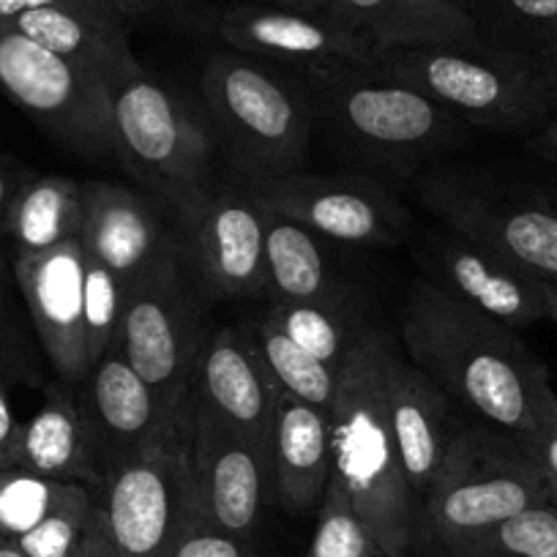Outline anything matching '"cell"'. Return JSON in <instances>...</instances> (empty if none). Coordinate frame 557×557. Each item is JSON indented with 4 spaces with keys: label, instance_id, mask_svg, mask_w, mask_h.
<instances>
[{
    "label": "cell",
    "instance_id": "6da1fadb",
    "mask_svg": "<svg viewBox=\"0 0 557 557\" xmlns=\"http://www.w3.org/2000/svg\"><path fill=\"white\" fill-rule=\"evenodd\" d=\"M399 325L407 358L481 424L524 443L557 421L549 372L519 331L475 312L430 278L410 285Z\"/></svg>",
    "mask_w": 557,
    "mask_h": 557
},
{
    "label": "cell",
    "instance_id": "7a4b0ae2",
    "mask_svg": "<svg viewBox=\"0 0 557 557\" xmlns=\"http://www.w3.org/2000/svg\"><path fill=\"white\" fill-rule=\"evenodd\" d=\"M383 331H372L339 372L331 407L334 479L388 557H407L418 541L421 500L396 451L380 388Z\"/></svg>",
    "mask_w": 557,
    "mask_h": 557
},
{
    "label": "cell",
    "instance_id": "3957f363",
    "mask_svg": "<svg viewBox=\"0 0 557 557\" xmlns=\"http://www.w3.org/2000/svg\"><path fill=\"white\" fill-rule=\"evenodd\" d=\"M304 83L314 121H323L339 151L361 164L412 173L451 151L462 134L457 115L374 66L318 63L304 69Z\"/></svg>",
    "mask_w": 557,
    "mask_h": 557
},
{
    "label": "cell",
    "instance_id": "277c9868",
    "mask_svg": "<svg viewBox=\"0 0 557 557\" xmlns=\"http://www.w3.org/2000/svg\"><path fill=\"white\" fill-rule=\"evenodd\" d=\"M200 90L219 151L240 189L304 168L318 123L307 88L262 58L233 50L208 58Z\"/></svg>",
    "mask_w": 557,
    "mask_h": 557
},
{
    "label": "cell",
    "instance_id": "5b68a950",
    "mask_svg": "<svg viewBox=\"0 0 557 557\" xmlns=\"http://www.w3.org/2000/svg\"><path fill=\"white\" fill-rule=\"evenodd\" d=\"M544 503L549 492L524 448L481 421H462L435 484L421 497L418 539L454 557L486 530Z\"/></svg>",
    "mask_w": 557,
    "mask_h": 557
},
{
    "label": "cell",
    "instance_id": "8992f818",
    "mask_svg": "<svg viewBox=\"0 0 557 557\" xmlns=\"http://www.w3.org/2000/svg\"><path fill=\"white\" fill-rule=\"evenodd\" d=\"M374 69L473 126L522 132L555 115L539 58L500 47H401Z\"/></svg>",
    "mask_w": 557,
    "mask_h": 557
},
{
    "label": "cell",
    "instance_id": "52a82bcc",
    "mask_svg": "<svg viewBox=\"0 0 557 557\" xmlns=\"http://www.w3.org/2000/svg\"><path fill=\"white\" fill-rule=\"evenodd\" d=\"M99 517L117 557H168L197 517L189 394L137 451L115 465L96 492Z\"/></svg>",
    "mask_w": 557,
    "mask_h": 557
},
{
    "label": "cell",
    "instance_id": "ba28073f",
    "mask_svg": "<svg viewBox=\"0 0 557 557\" xmlns=\"http://www.w3.org/2000/svg\"><path fill=\"white\" fill-rule=\"evenodd\" d=\"M112 128L123 164L178 213L211 191L219 146L206 107L139 74L112 94Z\"/></svg>",
    "mask_w": 557,
    "mask_h": 557
},
{
    "label": "cell",
    "instance_id": "9c48e42d",
    "mask_svg": "<svg viewBox=\"0 0 557 557\" xmlns=\"http://www.w3.org/2000/svg\"><path fill=\"white\" fill-rule=\"evenodd\" d=\"M195 293L200 287L191 282L184 249L173 238L123 298L115 350L168 407L191 391V374L206 342Z\"/></svg>",
    "mask_w": 557,
    "mask_h": 557
},
{
    "label": "cell",
    "instance_id": "30bf717a",
    "mask_svg": "<svg viewBox=\"0 0 557 557\" xmlns=\"http://www.w3.org/2000/svg\"><path fill=\"white\" fill-rule=\"evenodd\" d=\"M0 90L66 151L117 157L112 90L3 20Z\"/></svg>",
    "mask_w": 557,
    "mask_h": 557
},
{
    "label": "cell",
    "instance_id": "8fae6325",
    "mask_svg": "<svg viewBox=\"0 0 557 557\" xmlns=\"http://www.w3.org/2000/svg\"><path fill=\"white\" fill-rule=\"evenodd\" d=\"M418 197L446 230L544 282H557V202L549 195L443 173L424 175Z\"/></svg>",
    "mask_w": 557,
    "mask_h": 557
},
{
    "label": "cell",
    "instance_id": "7c38bea8",
    "mask_svg": "<svg viewBox=\"0 0 557 557\" xmlns=\"http://www.w3.org/2000/svg\"><path fill=\"white\" fill-rule=\"evenodd\" d=\"M249 197L271 216L290 219L314 235L352 246H394L407 211L394 191L367 175L290 173L249 186Z\"/></svg>",
    "mask_w": 557,
    "mask_h": 557
},
{
    "label": "cell",
    "instance_id": "4fadbf2b",
    "mask_svg": "<svg viewBox=\"0 0 557 557\" xmlns=\"http://www.w3.org/2000/svg\"><path fill=\"white\" fill-rule=\"evenodd\" d=\"M178 216L189 233L186 262L202 296L238 301L265 293V211L249 191L211 189Z\"/></svg>",
    "mask_w": 557,
    "mask_h": 557
},
{
    "label": "cell",
    "instance_id": "5bb4252c",
    "mask_svg": "<svg viewBox=\"0 0 557 557\" xmlns=\"http://www.w3.org/2000/svg\"><path fill=\"white\" fill-rule=\"evenodd\" d=\"M219 34L233 50L262 61L298 63L301 69L318 63L377 66L383 58V50L336 3L318 12L251 3L233 7L219 17Z\"/></svg>",
    "mask_w": 557,
    "mask_h": 557
},
{
    "label": "cell",
    "instance_id": "9a60e30c",
    "mask_svg": "<svg viewBox=\"0 0 557 557\" xmlns=\"http://www.w3.org/2000/svg\"><path fill=\"white\" fill-rule=\"evenodd\" d=\"M189 437L197 481V511L216 528L251 541L271 492L268 457L224 424L189 391Z\"/></svg>",
    "mask_w": 557,
    "mask_h": 557
},
{
    "label": "cell",
    "instance_id": "2e32d148",
    "mask_svg": "<svg viewBox=\"0 0 557 557\" xmlns=\"http://www.w3.org/2000/svg\"><path fill=\"white\" fill-rule=\"evenodd\" d=\"M85 255L79 238L39 255L14 257V282L25 298L39 345L58 380L79 385L90 372L85 342Z\"/></svg>",
    "mask_w": 557,
    "mask_h": 557
},
{
    "label": "cell",
    "instance_id": "e0dca14e",
    "mask_svg": "<svg viewBox=\"0 0 557 557\" xmlns=\"http://www.w3.org/2000/svg\"><path fill=\"white\" fill-rule=\"evenodd\" d=\"M421 260L430 265L432 285L508 329L519 331L549 320V282L451 230L430 233Z\"/></svg>",
    "mask_w": 557,
    "mask_h": 557
},
{
    "label": "cell",
    "instance_id": "ac0fdd59",
    "mask_svg": "<svg viewBox=\"0 0 557 557\" xmlns=\"http://www.w3.org/2000/svg\"><path fill=\"white\" fill-rule=\"evenodd\" d=\"M380 388L401 468L421 500L435 484L462 426L457 405L410 358L405 361L388 336L380 345Z\"/></svg>",
    "mask_w": 557,
    "mask_h": 557
},
{
    "label": "cell",
    "instance_id": "d6986e66",
    "mask_svg": "<svg viewBox=\"0 0 557 557\" xmlns=\"http://www.w3.org/2000/svg\"><path fill=\"white\" fill-rule=\"evenodd\" d=\"M191 394L271 459L278 388L244 329L227 325L206 336L191 374Z\"/></svg>",
    "mask_w": 557,
    "mask_h": 557
},
{
    "label": "cell",
    "instance_id": "ffe728a7",
    "mask_svg": "<svg viewBox=\"0 0 557 557\" xmlns=\"http://www.w3.org/2000/svg\"><path fill=\"white\" fill-rule=\"evenodd\" d=\"M77 394L99 457L101 481L121 459L137 451L175 407L164 405L115 347L94 363Z\"/></svg>",
    "mask_w": 557,
    "mask_h": 557
},
{
    "label": "cell",
    "instance_id": "44dd1931",
    "mask_svg": "<svg viewBox=\"0 0 557 557\" xmlns=\"http://www.w3.org/2000/svg\"><path fill=\"white\" fill-rule=\"evenodd\" d=\"M83 206L79 244L90 260L121 278L123 290L173 240L151 197L137 189L110 181H85Z\"/></svg>",
    "mask_w": 557,
    "mask_h": 557
},
{
    "label": "cell",
    "instance_id": "7402d4cb",
    "mask_svg": "<svg viewBox=\"0 0 557 557\" xmlns=\"http://www.w3.org/2000/svg\"><path fill=\"white\" fill-rule=\"evenodd\" d=\"M271 495L290 511L320 506L334 479L331 412L278 391L271 430Z\"/></svg>",
    "mask_w": 557,
    "mask_h": 557
},
{
    "label": "cell",
    "instance_id": "603a6c76",
    "mask_svg": "<svg viewBox=\"0 0 557 557\" xmlns=\"http://www.w3.org/2000/svg\"><path fill=\"white\" fill-rule=\"evenodd\" d=\"M17 468L52 481L85 484L94 495L99 492V457L79 407L77 385L63 380L47 385L45 401L25 424Z\"/></svg>",
    "mask_w": 557,
    "mask_h": 557
},
{
    "label": "cell",
    "instance_id": "cb8c5ba5",
    "mask_svg": "<svg viewBox=\"0 0 557 557\" xmlns=\"http://www.w3.org/2000/svg\"><path fill=\"white\" fill-rule=\"evenodd\" d=\"M336 7L383 52L486 45L457 0H336Z\"/></svg>",
    "mask_w": 557,
    "mask_h": 557
},
{
    "label": "cell",
    "instance_id": "d4e9b609",
    "mask_svg": "<svg viewBox=\"0 0 557 557\" xmlns=\"http://www.w3.org/2000/svg\"><path fill=\"white\" fill-rule=\"evenodd\" d=\"M265 278L273 301L352 307L323 238L271 213H265Z\"/></svg>",
    "mask_w": 557,
    "mask_h": 557
},
{
    "label": "cell",
    "instance_id": "484cf974",
    "mask_svg": "<svg viewBox=\"0 0 557 557\" xmlns=\"http://www.w3.org/2000/svg\"><path fill=\"white\" fill-rule=\"evenodd\" d=\"M83 211V184L63 175H30L14 200L7 235L17 257L39 255L79 238Z\"/></svg>",
    "mask_w": 557,
    "mask_h": 557
},
{
    "label": "cell",
    "instance_id": "4316f807",
    "mask_svg": "<svg viewBox=\"0 0 557 557\" xmlns=\"http://www.w3.org/2000/svg\"><path fill=\"white\" fill-rule=\"evenodd\" d=\"M262 318L271 320L282 334L336 372H342L352 352L372 334V329H367V323L358 318L356 307L273 301Z\"/></svg>",
    "mask_w": 557,
    "mask_h": 557
},
{
    "label": "cell",
    "instance_id": "83f0119b",
    "mask_svg": "<svg viewBox=\"0 0 557 557\" xmlns=\"http://www.w3.org/2000/svg\"><path fill=\"white\" fill-rule=\"evenodd\" d=\"M255 347L257 358L265 367L268 377L273 380L278 391L290 394L293 399H301L318 410L331 412L339 391V372L325 367L320 358L304 350L301 345L276 329L268 318L257 320L251 329H244Z\"/></svg>",
    "mask_w": 557,
    "mask_h": 557
},
{
    "label": "cell",
    "instance_id": "f1b7e54d",
    "mask_svg": "<svg viewBox=\"0 0 557 557\" xmlns=\"http://www.w3.org/2000/svg\"><path fill=\"white\" fill-rule=\"evenodd\" d=\"M462 9L486 45L530 58L557 47V0H462Z\"/></svg>",
    "mask_w": 557,
    "mask_h": 557
},
{
    "label": "cell",
    "instance_id": "f546056e",
    "mask_svg": "<svg viewBox=\"0 0 557 557\" xmlns=\"http://www.w3.org/2000/svg\"><path fill=\"white\" fill-rule=\"evenodd\" d=\"M454 557H557V506L528 508L486 530Z\"/></svg>",
    "mask_w": 557,
    "mask_h": 557
},
{
    "label": "cell",
    "instance_id": "4dcf8cb0",
    "mask_svg": "<svg viewBox=\"0 0 557 557\" xmlns=\"http://www.w3.org/2000/svg\"><path fill=\"white\" fill-rule=\"evenodd\" d=\"M96 495L85 484H72L61 503L25 535L14 539L28 557H74L96 517Z\"/></svg>",
    "mask_w": 557,
    "mask_h": 557
},
{
    "label": "cell",
    "instance_id": "1f68e13d",
    "mask_svg": "<svg viewBox=\"0 0 557 557\" xmlns=\"http://www.w3.org/2000/svg\"><path fill=\"white\" fill-rule=\"evenodd\" d=\"M307 557H388L372 530L361 522L336 481H331L323 503H320L318 524Z\"/></svg>",
    "mask_w": 557,
    "mask_h": 557
},
{
    "label": "cell",
    "instance_id": "d6a6232c",
    "mask_svg": "<svg viewBox=\"0 0 557 557\" xmlns=\"http://www.w3.org/2000/svg\"><path fill=\"white\" fill-rule=\"evenodd\" d=\"M69 490L72 484L66 481H52L20 468L0 470V535L20 539L34 530Z\"/></svg>",
    "mask_w": 557,
    "mask_h": 557
},
{
    "label": "cell",
    "instance_id": "836d02e7",
    "mask_svg": "<svg viewBox=\"0 0 557 557\" xmlns=\"http://www.w3.org/2000/svg\"><path fill=\"white\" fill-rule=\"evenodd\" d=\"M123 298H126V290H123L121 278L110 268L88 257V265H85V342H88L90 369L115 347Z\"/></svg>",
    "mask_w": 557,
    "mask_h": 557
},
{
    "label": "cell",
    "instance_id": "e575fe53",
    "mask_svg": "<svg viewBox=\"0 0 557 557\" xmlns=\"http://www.w3.org/2000/svg\"><path fill=\"white\" fill-rule=\"evenodd\" d=\"M168 557H257L251 552V541L238 539L227 530L216 528L197 513L178 541L173 544Z\"/></svg>",
    "mask_w": 557,
    "mask_h": 557
},
{
    "label": "cell",
    "instance_id": "d590c367",
    "mask_svg": "<svg viewBox=\"0 0 557 557\" xmlns=\"http://www.w3.org/2000/svg\"><path fill=\"white\" fill-rule=\"evenodd\" d=\"M30 3H34V7L63 9V12L96 25V28L115 36V39H128L126 23H123V12L117 9L115 0H30Z\"/></svg>",
    "mask_w": 557,
    "mask_h": 557
},
{
    "label": "cell",
    "instance_id": "8d00e7d4",
    "mask_svg": "<svg viewBox=\"0 0 557 557\" xmlns=\"http://www.w3.org/2000/svg\"><path fill=\"white\" fill-rule=\"evenodd\" d=\"M519 446L533 459L541 479H544L546 492H549V503L557 506V421L546 426L544 432H539L535 437H530V441L519 443Z\"/></svg>",
    "mask_w": 557,
    "mask_h": 557
},
{
    "label": "cell",
    "instance_id": "74e56055",
    "mask_svg": "<svg viewBox=\"0 0 557 557\" xmlns=\"http://www.w3.org/2000/svg\"><path fill=\"white\" fill-rule=\"evenodd\" d=\"M25 424H20L14 416L9 388L0 374V470H14L20 462V448H23Z\"/></svg>",
    "mask_w": 557,
    "mask_h": 557
},
{
    "label": "cell",
    "instance_id": "f35d334b",
    "mask_svg": "<svg viewBox=\"0 0 557 557\" xmlns=\"http://www.w3.org/2000/svg\"><path fill=\"white\" fill-rule=\"evenodd\" d=\"M30 175L14 173V170L0 168V235H7L9 227V216H12V206L17 200L20 189L25 186Z\"/></svg>",
    "mask_w": 557,
    "mask_h": 557
},
{
    "label": "cell",
    "instance_id": "ab89813d",
    "mask_svg": "<svg viewBox=\"0 0 557 557\" xmlns=\"http://www.w3.org/2000/svg\"><path fill=\"white\" fill-rule=\"evenodd\" d=\"M74 557H117L115 549H112L110 539H107V533H104V524H101L99 508H96L94 524H90L88 535H85V541L79 544L77 555H74Z\"/></svg>",
    "mask_w": 557,
    "mask_h": 557
},
{
    "label": "cell",
    "instance_id": "60d3db41",
    "mask_svg": "<svg viewBox=\"0 0 557 557\" xmlns=\"http://www.w3.org/2000/svg\"><path fill=\"white\" fill-rule=\"evenodd\" d=\"M539 63H541V72H544L546 88H549L552 112L557 115V47H555V50L544 52V55L539 58Z\"/></svg>",
    "mask_w": 557,
    "mask_h": 557
},
{
    "label": "cell",
    "instance_id": "b9f144b4",
    "mask_svg": "<svg viewBox=\"0 0 557 557\" xmlns=\"http://www.w3.org/2000/svg\"><path fill=\"white\" fill-rule=\"evenodd\" d=\"M541 126L544 128H541L539 134V151L557 164V115H552L549 121L541 123Z\"/></svg>",
    "mask_w": 557,
    "mask_h": 557
},
{
    "label": "cell",
    "instance_id": "7bdbcfd3",
    "mask_svg": "<svg viewBox=\"0 0 557 557\" xmlns=\"http://www.w3.org/2000/svg\"><path fill=\"white\" fill-rule=\"evenodd\" d=\"M115 3H117V9L123 12V17H126V14L151 12V9L164 7V3H173V0H115Z\"/></svg>",
    "mask_w": 557,
    "mask_h": 557
},
{
    "label": "cell",
    "instance_id": "ee69618b",
    "mask_svg": "<svg viewBox=\"0 0 557 557\" xmlns=\"http://www.w3.org/2000/svg\"><path fill=\"white\" fill-rule=\"evenodd\" d=\"M336 0H273V7H290V9H307V12H318V9L334 7Z\"/></svg>",
    "mask_w": 557,
    "mask_h": 557
},
{
    "label": "cell",
    "instance_id": "f6af8a7d",
    "mask_svg": "<svg viewBox=\"0 0 557 557\" xmlns=\"http://www.w3.org/2000/svg\"><path fill=\"white\" fill-rule=\"evenodd\" d=\"M0 557H28L20 544L14 539H7V535H0Z\"/></svg>",
    "mask_w": 557,
    "mask_h": 557
},
{
    "label": "cell",
    "instance_id": "bcb514c9",
    "mask_svg": "<svg viewBox=\"0 0 557 557\" xmlns=\"http://www.w3.org/2000/svg\"><path fill=\"white\" fill-rule=\"evenodd\" d=\"M549 320L557 323V282H549Z\"/></svg>",
    "mask_w": 557,
    "mask_h": 557
},
{
    "label": "cell",
    "instance_id": "7dc6e473",
    "mask_svg": "<svg viewBox=\"0 0 557 557\" xmlns=\"http://www.w3.org/2000/svg\"><path fill=\"white\" fill-rule=\"evenodd\" d=\"M3 287H7V278H3V268H0V314L7 309V298H3Z\"/></svg>",
    "mask_w": 557,
    "mask_h": 557
},
{
    "label": "cell",
    "instance_id": "c3c4849f",
    "mask_svg": "<svg viewBox=\"0 0 557 557\" xmlns=\"http://www.w3.org/2000/svg\"><path fill=\"white\" fill-rule=\"evenodd\" d=\"M549 197H552V200H555V202H557V195H549Z\"/></svg>",
    "mask_w": 557,
    "mask_h": 557
},
{
    "label": "cell",
    "instance_id": "681fc988",
    "mask_svg": "<svg viewBox=\"0 0 557 557\" xmlns=\"http://www.w3.org/2000/svg\"><path fill=\"white\" fill-rule=\"evenodd\" d=\"M457 3H459V7H462V0H457Z\"/></svg>",
    "mask_w": 557,
    "mask_h": 557
}]
</instances>
